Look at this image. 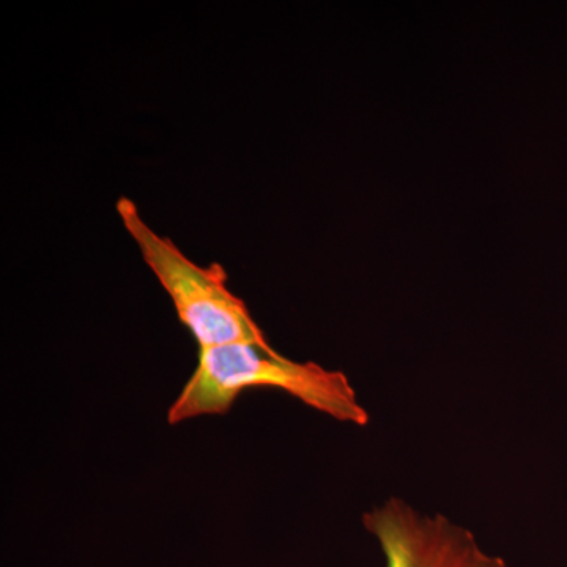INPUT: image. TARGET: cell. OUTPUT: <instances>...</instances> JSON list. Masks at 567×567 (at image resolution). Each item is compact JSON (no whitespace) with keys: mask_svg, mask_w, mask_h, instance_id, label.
I'll use <instances>...</instances> for the list:
<instances>
[{"mask_svg":"<svg viewBox=\"0 0 567 567\" xmlns=\"http://www.w3.org/2000/svg\"><path fill=\"white\" fill-rule=\"evenodd\" d=\"M254 388L284 391L341 423L361 427L369 423L368 410L344 372L315 361L300 363L271 346L249 342L199 350L196 369L169 406L167 421L178 424L193 417L224 415L238 395Z\"/></svg>","mask_w":567,"mask_h":567,"instance_id":"cell-1","label":"cell"},{"mask_svg":"<svg viewBox=\"0 0 567 567\" xmlns=\"http://www.w3.org/2000/svg\"><path fill=\"white\" fill-rule=\"evenodd\" d=\"M115 210L199 350L238 342L271 346L248 306L227 286L221 264L204 267L194 262L174 240L145 221L130 197H118Z\"/></svg>","mask_w":567,"mask_h":567,"instance_id":"cell-2","label":"cell"},{"mask_svg":"<svg viewBox=\"0 0 567 567\" xmlns=\"http://www.w3.org/2000/svg\"><path fill=\"white\" fill-rule=\"evenodd\" d=\"M361 520L379 544L385 567H507L464 525L395 496L365 511Z\"/></svg>","mask_w":567,"mask_h":567,"instance_id":"cell-3","label":"cell"}]
</instances>
